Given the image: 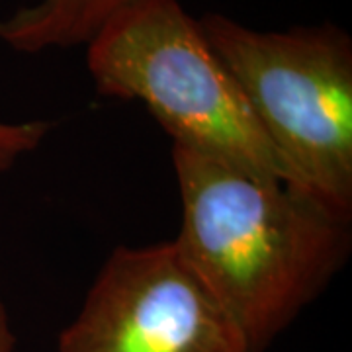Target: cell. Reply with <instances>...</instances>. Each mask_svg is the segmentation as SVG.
Masks as SVG:
<instances>
[{
    "instance_id": "52a82bcc",
    "label": "cell",
    "mask_w": 352,
    "mask_h": 352,
    "mask_svg": "<svg viewBox=\"0 0 352 352\" xmlns=\"http://www.w3.org/2000/svg\"><path fill=\"white\" fill-rule=\"evenodd\" d=\"M14 349H16V335L10 325L6 305L0 298V352H14Z\"/></svg>"
},
{
    "instance_id": "7a4b0ae2",
    "label": "cell",
    "mask_w": 352,
    "mask_h": 352,
    "mask_svg": "<svg viewBox=\"0 0 352 352\" xmlns=\"http://www.w3.org/2000/svg\"><path fill=\"white\" fill-rule=\"evenodd\" d=\"M237 80L282 178L352 217V39L339 25L261 32L223 14L198 20Z\"/></svg>"
},
{
    "instance_id": "5b68a950",
    "label": "cell",
    "mask_w": 352,
    "mask_h": 352,
    "mask_svg": "<svg viewBox=\"0 0 352 352\" xmlns=\"http://www.w3.org/2000/svg\"><path fill=\"white\" fill-rule=\"evenodd\" d=\"M139 0H39L0 18V41L20 53L88 45L116 14Z\"/></svg>"
},
{
    "instance_id": "6da1fadb",
    "label": "cell",
    "mask_w": 352,
    "mask_h": 352,
    "mask_svg": "<svg viewBox=\"0 0 352 352\" xmlns=\"http://www.w3.org/2000/svg\"><path fill=\"white\" fill-rule=\"evenodd\" d=\"M182 221L175 239L249 352L317 300L346 263L351 219L282 178L173 145Z\"/></svg>"
},
{
    "instance_id": "8992f818",
    "label": "cell",
    "mask_w": 352,
    "mask_h": 352,
    "mask_svg": "<svg viewBox=\"0 0 352 352\" xmlns=\"http://www.w3.org/2000/svg\"><path fill=\"white\" fill-rule=\"evenodd\" d=\"M50 127L47 122H0V173L10 170L24 155L36 151Z\"/></svg>"
},
{
    "instance_id": "277c9868",
    "label": "cell",
    "mask_w": 352,
    "mask_h": 352,
    "mask_svg": "<svg viewBox=\"0 0 352 352\" xmlns=\"http://www.w3.org/2000/svg\"><path fill=\"white\" fill-rule=\"evenodd\" d=\"M59 352H249L237 325L175 239L118 247L102 264Z\"/></svg>"
},
{
    "instance_id": "3957f363",
    "label": "cell",
    "mask_w": 352,
    "mask_h": 352,
    "mask_svg": "<svg viewBox=\"0 0 352 352\" xmlns=\"http://www.w3.org/2000/svg\"><path fill=\"white\" fill-rule=\"evenodd\" d=\"M87 47L98 94L141 102L173 145L282 178L237 80L178 0H139Z\"/></svg>"
}]
</instances>
